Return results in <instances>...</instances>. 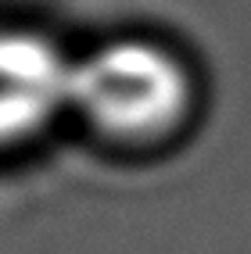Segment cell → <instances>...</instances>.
<instances>
[{
  "instance_id": "obj_1",
  "label": "cell",
  "mask_w": 251,
  "mask_h": 254,
  "mask_svg": "<svg viewBox=\"0 0 251 254\" xmlns=\"http://www.w3.org/2000/svg\"><path fill=\"white\" fill-rule=\"evenodd\" d=\"M197 82L176 50L155 40H111L76 61L72 111L100 140L155 147L190 122Z\"/></svg>"
},
{
  "instance_id": "obj_2",
  "label": "cell",
  "mask_w": 251,
  "mask_h": 254,
  "mask_svg": "<svg viewBox=\"0 0 251 254\" xmlns=\"http://www.w3.org/2000/svg\"><path fill=\"white\" fill-rule=\"evenodd\" d=\"M76 61L36 29L0 25V150L25 147L72 111Z\"/></svg>"
}]
</instances>
